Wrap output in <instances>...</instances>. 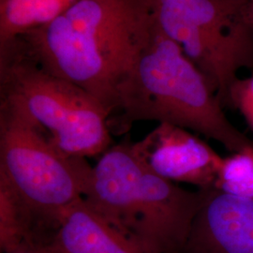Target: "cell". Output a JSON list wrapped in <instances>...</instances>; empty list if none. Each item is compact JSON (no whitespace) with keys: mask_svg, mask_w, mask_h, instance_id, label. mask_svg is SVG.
<instances>
[{"mask_svg":"<svg viewBox=\"0 0 253 253\" xmlns=\"http://www.w3.org/2000/svg\"><path fill=\"white\" fill-rule=\"evenodd\" d=\"M157 27L154 0H77L15 38L47 73L88 92L113 114L116 91Z\"/></svg>","mask_w":253,"mask_h":253,"instance_id":"6da1fadb","label":"cell"},{"mask_svg":"<svg viewBox=\"0 0 253 253\" xmlns=\"http://www.w3.org/2000/svg\"><path fill=\"white\" fill-rule=\"evenodd\" d=\"M5 253H55L50 244L40 241H27L18 248Z\"/></svg>","mask_w":253,"mask_h":253,"instance_id":"5bb4252c","label":"cell"},{"mask_svg":"<svg viewBox=\"0 0 253 253\" xmlns=\"http://www.w3.org/2000/svg\"><path fill=\"white\" fill-rule=\"evenodd\" d=\"M209 190H185L158 176L125 140L92 166L83 198L147 253H184Z\"/></svg>","mask_w":253,"mask_h":253,"instance_id":"3957f363","label":"cell"},{"mask_svg":"<svg viewBox=\"0 0 253 253\" xmlns=\"http://www.w3.org/2000/svg\"><path fill=\"white\" fill-rule=\"evenodd\" d=\"M5 1H6V0H0V4H2V3L5 2Z\"/></svg>","mask_w":253,"mask_h":253,"instance_id":"2e32d148","label":"cell"},{"mask_svg":"<svg viewBox=\"0 0 253 253\" xmlns=\"http://www.w3.org/2000/svg\"><path fill=\"white\" fill-rule=\"evenodd\" d=\"M49 244L55 253H148L83 197L64 209Z\"/></svg>","mask_w":253,"mask_h":253,"instance_id":"9c48e42d","label":"cell"},{"mask_svg":"<svg viewBox=\"0 0 253 253\" xmlns=\"http://www.w3.org/2000/svg\"><path fill=\"white\" fill-rule=\"evenodd\" d=\"M0 95L22 109L68 156L95 157L112 146L110 113L100 100L47 73L15 39L0 44Z\"/></svg>","mask_w":253,"mask_h":253,"instance_id":"277c9868","label":"cell"},{"mask_svg":"<svg viewBox=\"0 0 253 253\" xmlns=\"http://www.w3.org/2000/svg\"><path fill=\"white\" fill-rule=\"evenodd\" d=\"M138 121L180 126L217 141L232 153L253 146L229 121L206 76L158 24L149 43L118 83L109 127L123 134Z\"/></svg>","mask_w":253,"mask_h":253,"instance_id":"7a4b0ae2","label":"cell"},{"mask_svg":"<svg viewBox=\"0 0 253 253\" xmlns=\"http://www.w3.org/2000/svg\"><path fill=\"white\" fill-rule=\"evenodd\" d=\"M245 3L154 0L160 29L206 76L221 104L238 71L253 68V42L245 26Z\"/></svg>","mask_w":253,"mask_h":253,"instance_id":"8992f818","label":"cell"},{"mask_svg":"<svg viewBox=\"0 0 253 253\" xmlns=\"http://www.w3.org/2000/svg\"><path fill=\"white\" fill-rule=\"evenodd\" d=\"M146 169L172 183L201 190L214 189L222 157L190 130L162 123L142 140L131 143Z\"/></svg>","mask_w":253,"mask_h":253,"instance_id":"52a82bcc","label":"cell"},{"mask_svg":"<svg viewBox=\"0 0 253 253\" xmlns=\"http://www.w3.org/2000/svg\"><path fill=\"white\" fill-rule=\"evenodd\" d=\"M214 189L238 198L253 200V146L222 157Z\"/></svg>","mask_w":253,"mask_h":253,"instance_id":"7c38bea8","label":"cell"},{"mask_svg":"<svg viewBox=\"0 0 253 253\" xmlns=\"http://www.w3.org/2000/svg\"><path fill=\"white\" fill-rule=\"evenodd\" d=\"M222 105L238 111L253 133V76L237 77L229 86Z\"/></svg>","mask_w":253,"mask_h":253,"instance_id":"4fadbf2b","label":"cell"},{"mask_svg":"<svg viewBox=\"0 0 253 253\" xmlns=\"http://www.w3.org/2000/svg\"><path fill=\"white\" fill-rule=\"evenodd\" d=\"M184 253H253V200L208 190Z\"/></svg>","mask_w":253,"mask_h":253,"instance_id":"ba28073f","label":"cell"},{"mask_svg":"<svg viewBox=\"0 0 253 253\" xmlns=\"http://www.w3.org/2000/svg\"><path fill=\"white\" fill-rule=\"evenodd\" d=\"M245 26L253 42V0H246L244 8Z\"/></svg>","mask_w":253,"mask_h":253,"instance_id":"9a60e30c","label":"cell"},{"mask_svg":"<svg viewBox=\"0 0 253 253\" xmlns=\"http://www.w3.org/2000/svg\"><path fill=\"white\" fill-rule=\"evenodd\" d=\"M27 241L45 242L30 208L9 181L0 174L1 253L10 252Z\"/></svg>","mask_w":253,"mask_h":253,"instance_id":"30bf717a","label":"cell"},{"mask_svg":"<svg viewBox=\"0 0 253 253\" xmlns=\"http://www.w3.org/2000/svg\"><path fill=\"white\" fill-rule=\"evenodd\" d=\"M91 169L54 146L16 104L0 100V174L30 208L45 242L64 209L83 197Z\"/></svg>","mask_w":253,"mask_h":253,"instance_id":"5b68a950","label":"cell"},{"mask_svg":"<svg viewBox=\"0 0 253 253\" xmlns=\"http://www.w3.org/2000/svg\"><path fill=\"white\" fill-rule=\"evenodd\" d=\"M77 0H6L0 4V44L45 26Z\"/></svg>","mask_w":253,"mask_h":253,"instance_id":"8fae6325","label":"cell"}]
</instances>
